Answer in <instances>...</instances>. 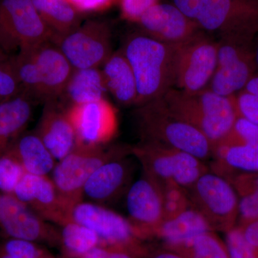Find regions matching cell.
<instances>
[{"label": "cell", "instance_id": "6da1fadb", "mask_svg": "<svg viewBox=\"0 0 258 258\" xmlns=\"http://www.w3.org/2000/svg\"><path fill=\"white\" fill-rule=\"evenodd\" d=\"M121 50L135 76L136 106L163 98L174 88L176 45L164 43L141 31L129 35Z\"/></svg>", "mask_w": 258, "mask_h": 258}, {"label": "cell", "instance_id": "7a4b0ae2", "mask_svg": "<svg viewBox=\"0 0 258 258\" xmlns=\"http://www.w3.org/2000/svg\"><path fill=\"white\" fill-rule=\"evenodd\" d=\"M10 61L21 91L43 104L59 99L74 70L52 41L20 51Z\"/></svg>", "mask_w": 258, "mask_h": 258}, {"label": "cell", "instance_id": "3957f363", "mask_svg": "<svg viewBox=\"0 0 258 258\" xmlns=\"http://www.w3.org/2000/svg\"><path fill=\"white\" fill-rule=\"evenodd\" d=\"M169 111L202 132L212 149L229 133L238 113L235 96H220L206 89L189 93L171 88L162 98Z\"/></svg>", "mask_w": 258, "mask_h": 258}, {"label": "cell", "instance_id": "277c9868", "mask_svg": "<svg viewBox=\"0 0 258 258\" xmlns=\"http://www.w3.org/2000/svg\"><path fill=\"white\" fill-rule=\"evenodd\" d=\"M141 141L164 144L205 161L213 156L212 144L198 128L173 115L162 98L137 106Z\"/></svg>", "mask_w": 258, "mask_h": 258}, {"label": "cell", "instance_id": "5b68a950", "mask_svg": "<svg viewBox=\"0 0 258 258\" xmlns=\"http://www.w3.org/2000/svg\"><path fill=\"white\" fill-rule=\"evenodd\" d=\"M129 153L132 147L127 146L76 144L72 152L56 162L51 179L71 216L74 207L84 200L83 189L93 172L106 161L126 157Z\"/></svg>", "mask_w": 258, "mask_h": 258}, {"label": "cell", "instance_id": "8992f818", "mask_svg": "<svg viewBox=\"0 0 258 258\" xmlns=\"http://www.w3.org/2000/svg\"><path fill=\"white\" fill-rule=\"evenodd\" d=\"M132 154L142 164L144 174L159 185L171 181L186 190L208 171L195 156L157 142L141 141L132 147Z\"/></svg>", "mask_w": 258, "mask_h": 258}, {"label": "cell", "instance_id": "52a82bcc", "mask_svg": "<svg viewBox=\"0 0 258 258\" xmlns=\"http://www.w3.org/2000/svg\"><path fill=\"white\" fill-rule=\"evenodd\" d=\"M53 36L32 0H0V48L7 55L51 41Z\"/></svg>", "mask_w": 258, "mask_h": 258}, {"label": "cell", "instance_id": "ba28073f", "mask_svg": "<svg viewBox=\"0 0 258 258\" xmlns=\"http://www.w3.org/2000/svg\"><path fill=\"white\" fill-rule=\"evenodd\" d=\"M191 208L200 212L212 230L229 231L239 215V200L230 181L208 171L186 189Z\"/></svg>", "mask_w": 258, "mask_h": 258}, {"label": "cell", "instance_id": "9c48e42d", "mask_svg": "<svg viewBox=\"0 0 258 258\" xmlns=\"http://www.w3.org/2000/svg\"><path fill=\"white\" fill-rule=\"evenodd\" d=\"M60 49L74 70L101 68L113 53L108 24L90 20L51 40Z\"/></svg>", "mask_w": 258, "mask_h": 258}, {"label": "cell", "instance_id": "30bf717a", "mask_svg": "<svg viewBox=\"0 0 258 258\" xmlns=\"http://www.w3.org/2000/svg\"><path fill=\"white\" fill-rule=\"evenodd\" d=\"M253 40L240 37H220L216 70L208 89L220 96H235L244 89L257 71Z\"/></svg>", "mask_w": 258, "mask_h": 258}, {"label": "cell", "instance_id": "8fae6325", "mask_svg": "<svg viewBox=\"0 0 258 258\" xmlns=\"http://www.w3.org/2000/svg\"><path fill=\"white\" fill-rule=\"evenodd\" d=\"M195 22L203 31L219 37L254 40L258 34V0H205Z\"/></svg>", "mask_w": 258, "mask_h": 258}, {"label": "cell", "instance_id": "7c38bea8", "mask_svg": "<svg viewBox=\"0 0 258 258\" xmlns=\"http://www.w3.org/2000/svg\"><path fill=\"white\" fill-rule=\"evenodd\" d=\"M217 41L205 31L176 45L174 88L189 93L208 89L216 70Z\"/></svg>", "mask_w": 258, "mask_h": 258}, {"label": "cell", "instance_id": "4fadbf2b", "mask_svg": "<svg viewBox=\"0 0 258 258\" xmlns=\"http://www.w3.org/2000/svg\"><path fill=\"white\" fill-rule=\"evenodd\" d=\"M0 230L9 238L60 247V230L13 195L0 191Z\"/></svg>", "mask_w": 258, "mask_h": 258}, {"label": "cell", "instance_id": "5bb4252c", "mask_svg": "<svg viewBox=\"0 0 258 258\" xmlns=\"http://www.w3.org/2000/svg\"><path fill=\"white\" fill-rule=\"evenodd\" d=\"M73 220L91 229L99 237L100 244L139 250L138 238L128 219L103 205L83 202L72 210Z\"/></svg>", "mask_w": 258, "mask_h": 258}, {"label": "cell", "instance_id": "9a60e30c", "mask_svg": "<svg viewBox=\"0 0 258 258\" xmlns=\"http://www.w3.org/2000/svg\"><path fill=\"white\" fill-rule=\"evenodd\" d=\"M66 111L74 127L77 144L106 145L116 133V113L106 98L69 107Z\"/></svg>", "mask_w": 258, "mask_h": 258}, {"label": "cell", "instance_id": "2e32d148", "mask_svg": "<svg viewBox=\"0 0 258 258\" xmlns=\"http://www.w3.org/2000/svg\"><path fill=\"white\" fill-rule=\"evenodd\" d=\"M125 195L128 220L137 236L156 235L164 221L159 184L143 174L131 184Z\"/></svg>", "mask_w": 258, "mask_h": 258}, {"label": "cell", "instance_id": "e0dca14e", "mask_svg": "<svg viewBox=\"0 0 258 258\" xmlns=\"http://www.w3.org/2000/svg\"><path fill=\"white\" fill-rule=\"evenodd\" d=\"M13 196L49 223L61 227L74 221L48 176L26 173L15 188Z\"/></svg>", "mask_w": 258, "mask_h": 258}, {"label": "cell", "instance_id": "ac0fdd59", "mask_svg": "<svg viewBox=\"0 0 258 258\" xmlns=\"http://www.w3.org/2000/svg\"><path fill=\"white\" fill-rule=\"evenodd\" d=\"M142 32L171 45L189 41L203 30L173 4L160 3L146 12L138 22Z\"/></svg>", "mask_w": 258, "mask_h": 258}, {"label": "cell", "instance_id": "d6986e66", "mask_svg": "<svg viewBox=\"0 0 258 258\" xmlns=\"http://www.w3.org/2000/svg\"><path fill=\"white\" fill-rule=\"evenodd\" d=\"M132 166L125 157L105 162L93 172L83 189V198L105 205L126 194L132 183Z\"/></svg>", "mask_w": 258, "mask_h": 258}, {"label": "cell", "instance_id": "ffe728a7", "mask_svg": "<svg viewBox=\"0 0 258 258\" xmlns=\"http://www.w3.org/2000/svg\"><path fill=\"white\" fill-rule=\"evenodd\" d=\"M35 133L57 161L72 152L77 144L72 123L57 101L44 103Z\"/></svg>", "mask_w": 258, "mask_h": 258}, {"label": "cell", "instance_id": "44dd1931", "mask_svg": "<svg viewBox=\"0 0 258 258\" xmlns=\"http://www.w3.org/2000/svg\"><path fill=\"white\" fill-rule=\"evenodd\" d=\"M107 91L123 106L137 105L135 76L122 50L113 52L101 67Z\"/></svg>", "mask_w": 258, "mask_h": 258}, {"label": "cell", "instance_id": "7402d4cb", "mask_svg": "<svg viewBox=\"0 0 258 258\" xmlns=\"http://www.w3.org/2000/svg\"><path fill=\"white\" fill-rule=\"evenodd\" d=\"M107 91L101 68L74 70L57 100L64 109L105 98Z\"/></svg>", "mask_w": 258, "mask_h": 258}, {"label": "cell", "instance_id": "603a6c76", "mask_svg": "<svg viewBox=\"0 0 258 258\" xmlns=\"http://www.w3.org/2000/svg\"><path fill=\"white\" fill-rule=\"evenodd\" d=\"M32 103L21 91L0 104V157L23 134L31 117Z\"/></svg>", "mask_w": 258, "mask_h": 258}, {"label": "cell", "instance_id": "cb8c5ba5", "mask_svg": "<svg viewBox=\"0 0 258 258\" xmlns=\"http://www.w3.org/2000/svg\"><path fill=\"white\" fill-rule=\"evenodd\" d=\"M9 149L28 174L48 176L57 162L35 132L22 134Z\"/></svg>", "mask_w": 258, "mask_h": 258}, {"label": "cell", "instance_id": "d4e9b609", "mask_svg": "<svg viewBox=\"0 0 258 258\" xmlns=\"http://www.w3.org/2000/svg\"><path fill=\"white\" fill-rule=\"evenodd\" d=\"M209 231H212V228L207 220L200 212L190 207L175 218L163 222L156 235L176 248Z\"/></svg>", "mask_w": 258, "mask_h": 258}, {"label": "cell", "instance_id": "484cf974", "mask_svg": "<svg viewBox=\"0 0 258 258\" xmlns=\"http://www.w3.org/2000/svg\"><path fill=\"white\" fill-rule=\"evenodd\" d=\"M32 3L54 35H63L81 23V13L67 0H32Z\"/></svg>", "mask_w": 258, "mask_h": 258}, {"label": "cell", "instance_id": "4316f807", "mask_svg": "<svg viewBox=\"0 0 258 258\" xmlns=\"http://www.w3.org/2000/svg\"><path fill=\"white\" fill-rule=\"evenodd\" d=\"M60 234V248L63 255L80 258L100 244L99 237L91 229L75 221L59 227Z\"/></svg>", "mask_w": 258, "mask_h": 258}, {"label": "cell", "instance_id": "83f0119b", "mask_svg": "<svg viewBox=\"0 0 258 258\" xmlns=\"http://www.w3.org/2000/svg\"><path fill=\"white\" fill-rule=\"evenodd\" d=\"M187 258H230L227 247L211 231L204 232L187 243L176 247Z\"/></svg>", "mask_w": 258, "mask_h": 258}, {"label": "cell", "instance_id": "f1b7e54d", "mask_svg": "<svg viewBox=\"0 0 258 258\" xmlns=\"http://www.w3.org/2000/svg\"><path fill=\"white\" fill-rule=\"evenodd\" d=\"M159 186L162 198L164 221L175 218L191 207L186 190L179 185L168 181Z\"/></svg>", "mask_w": 258, "mask_h": 258}, {"label": "cell", "instance_id": "f546056e", "mask_svg": "<svg viewBox=\"0 0 258 258\" xmlns=\"http://www.w3.org/2000/svg\"><path fill=\"white\" fill-rule=\"evenodd\" d=\"M26 171L14 154L8 149L0 157V191L13 195Z\"/></svg>", "mask_w": 258, "mask_h": 258}, {"label": "cell", "instance_id": "4dcf8cb0", "mask_svg": "<svg viewBox=\"0 0 258 258\" xmlns=\"http://www.w3.org/2000/svg\"><path fill=\"white\" fill-rule=\"evenodd\" d=\"M257 144L258 124L238 115L229 133L215 147H232Z\"/></svg>", "mask_w": 258, "mask_h": 258}, {"label": "cell", "instance_id": "1f68e13d", "mask_svg": "<svg viewBox=\"0 0 258 258\" xmlns=\"http://www.w3.org/2000/svg\"><path fill=\"white\" fill-rule=\"evenodd\" d=\"M226 242L230 258H258V249L246 240L240 227L227 231Z\"/></svg>", "mask_w": 258, "mask_h": 258}, {"label": "cell", "instance_id": "d6a6232c", "mask_svg": "<svg viewBox=\"0 0 258 258\" xmlns=\"http://www.w3.org/2000/svg\"><path fill=\"white\" fill-rule=\"evenodd\" d=\"M10 57H0V104L21 92Z\"/></svg>", "mask_w": 258, "mask_h": 258}, {"label": "cell", "instance_id": "836d02e7", "mask_svg": "<svg viewBox=\"0 0 258 258\" xmlns=\"http://www.w3.org/2000/svg\"><path fill=\"white\" fill-rule=\"evenodd\" d=\"M159 0H119L122 17L128 21L138 23L142 15Z\"/></svg>", "mask_w": 258, "mask_h": 258}, {"label": "cell", "instance_id": "e575fe53", "mask_svg": "<svg viewBox=\"0 0 258 258\" xmlns=\"http://www.w3.org/2000/svg\"><path fill=\"white\" fill-rule=\"evenodd\" d=\"M235 98L238 115L258 124V97L241 91Z\"/></svg>", "mask_w": 258, "mask_h": 258}, {"label": "cell", "instance_id": "d590c367", "mask_svg": "<svg viewBox=\"0 0 258 258\" xmlns=\"http://www.w3.org/2000/svg\"><path fill=\"white\" fill-rule=\"evenodd\" d=\"M240 198L258 193V172H240L229 180Z\"/></svg>", "mask_w": 258, "mask_h": 258}, {"label": "cell", "instance_id": "8d00e7d4", "mask_svg": "<svg viewBox=\"0 0 258 258\" xmlns=\"http://www.w3.org/2000/svg\"><path fill=\"white\" fill-rule=\"evenodd\" d=\"M241 225L258 220V193L242 197L239 201Z\"/></svg>", "mask_w": 258, "mask_h": 258}, {"label": "cell", "instance_id": "74e56055", "mask_svg": "<svg viewBox=\"0 0 258 258\" xmlns=\"http://www.w3.org/2000/svg\"><path fill=\"white\" fill-rule=\"evenodd\" d=\"M205 0H172L173 5L181 13L195 22Z\"/></svg>", "mask_w": 258, "mask_h": 258}, {"label": "cell", "instance_id": "f35d334b", "mask_svg": "<svg viewBox=\"0 0 258 258\" xmlns=\"http://www.w3.org/2000/svg\"><path fill=\"white\" fill-rule=\"evenodd\" d=\"M115 1L116 0H84L80 6L79 12L83 13L103 11L109 8Z\"/></svg>", "mask_w": 258, "mask_h": 258}, {"label": "cell", "instance_id": "ab89813d", "mask_svg": "<svg viewBox=\"0 0 258 258\" xmlns=\"http://www.w3.org/2000/svg\"><path fill=\"white\" fill-rule=\"evenodd\" d=\"M240 227L246 240L258 249V220L240 225Z\"/></svg>", "mask_w": 258, "mask_h": 258}, {"label": "cell", "instance_id": "60d3db41", "mask_svg": "<svg viewBox=\"0 0 258 258\" xmlns=\"http://www.w3.org/2000/svg\"><path fill=\"white\" fill-rule=\"evenodd\" d=\"M107 258H134L135 253L128 249L111 246H107Z\"/></svg>", "mask_w": 258, "mask_h": 258}, {"label": "cell", "instance_id": "b9f144b4", "mask_svg": "<svg viewBox=\"0 0 258 258\" xmlns=\"http://www.w3.org/2000/svg\"><path fill=\"white\" fill-rule=\"evenodd\" d=\"M242 91H247L258 97V72L255 73L246 84Z\"/></svg>", "mask_w": 258, "mask_h": 258}, {"label": "cell", "instance_id": "7bdbcfd3", "mask_svg": "<svg viewBox=\"0 0 258 258\" xmlns=\"http://www.w3.org/2000/svg\"><path fill=\"white\" fill-rule=\"evenodd\" d=\"M151 258H187L182 254L172 253V252H162L156 254Z\"/></svg>", "mask_w": 258, "mask_h": 258}, {"label": "cell", "instance_id": "ee69618b", "mask_svg": "<svg viewBox=\"0 0 258 258\" xmlns=\"http://www.w3.org/2000/svg\"><path fill=\"white\" fill-rule=\"evenodd\" d=\"M253 53L254 62L258 70V34L254 37L253 40Z\"/></svg>", "mask_w": 258, "mask_h": 258}, {"label": "cell", "instance_id": "f6af8a7d", "mask_svg": "<svg viewBox=\"0 0 258 258\" xmlns=\"http://www.w3.org/2000/svg\"><path fill=\"white\" fill-rule=\"evenodd\" d=\"M0 57H9V56L7 55L6 54H5L4 52H3V50H2L1 48H0Z\"/></svg>", "mask_w": 258, "mask_h": 258}, {"label": "cell", "instance_id": "bcb514c9", "mask_svg": "<svg viewBox=\"0 0 258 258\" xmlns=\"http://www.w3.org/2000/svg\"><path fill=\"white\" fill-rule=\"evenodd\" d=\"M47 258H57V257H55V256H54V255H52V256H50V257H47Z\"/></svg>", "mask_w": 258, "mask_h": 258}, {"label": "cell", "instance_id": "7dc6e473", "mask_svg": "<svg viewBox=\"0 0 258 258\" xmlns=\"http://www.w3.org/2000/svg\"><path fill=\"white\" fill-rule=\"evenodd\" d=\"M60 258H71V257H67V256L63 255V256H62V257H60Z\"/></svg>", "mask_w": 258, "mask_h": 258}, {"label": "cell", "instance_id": "c3c4849f", "mask_svg": "<svg viewBox=\"0 0 258 258\" xmlns=\"http://www.w3.org/2000/svg\"><path fill=\"white\" fill-rule=\"evenodd\" d=\"M257 172H258V171H257Z\"/></svg>", "mask_w": 258, "mask_h": 258}]
</instances>
